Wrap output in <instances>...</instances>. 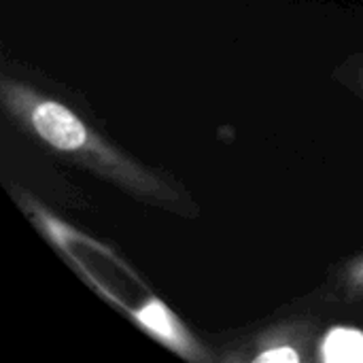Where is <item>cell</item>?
I'll return each mask as SVG.
<instances>
[{
    "instance_id": "6da1fadb",
    "label": "cell",
    "mask_w": 363,
    "mask_h": 363,
    "mask_svg": "<svg viewBox=\"0 0 363 363\" xmlns=\"http://www.w3.org/2000/svg\"><path fill=\"white\" fill-rule=\"evenodd\" d=\"M34 130L55 149L74 151L87 143V130L81 119L57 102H40L32 113Z\"/></svg>"
},
{
    "instance_id": "7a4b0ae2",
    "label": "cell",
    "mask_w": 363,
    "mask_h": 363,
    "mask_svg": "<svg viewBox=\"0 0 363 363\" xmlns=\"http://www.w3.org/2000/svg\"><path fill=\"white\" fill-rule=\"evenodd\" d=\"M328 362H363V336L351 330H334L323 347Z\"/></svg>"
},
{
    "instance_id": "277c9868",
    "label": "cell",
    "mask_w": 363,
    "mask_h": 363,
    "mask_svg": "<svg viewBox=\"0 0 363 363\" xmlns=\"http://www.w3.org/2000/svg\"><path fill=\"white\" fill-rule=\"evenodd\" d=\"M257 362L266 363H296L298 362V355L291 351V349H285V347H281V349H274V351H268V353H264V355H259L257 357Z\"/></svg>"
},
{
    "instance_id": "3957f363",
    "label": "cell",
    "mask_w": 363,
    "mask_h": 363,
    "mask_svg": "<svg viewBox=\"0 0 363 363\" xmlns=\"http://www.w3.org/2000/svg\"><path fill=\"white\" fill-rule=\"evenodd\" d=\"M140 319L149 325V328H153L155 332H160V334H164V336H172V325H170V319H168V315H166V311L162 308V306H149V308H145L143 313H140Z\"/></svg>"
}]
</instances>
